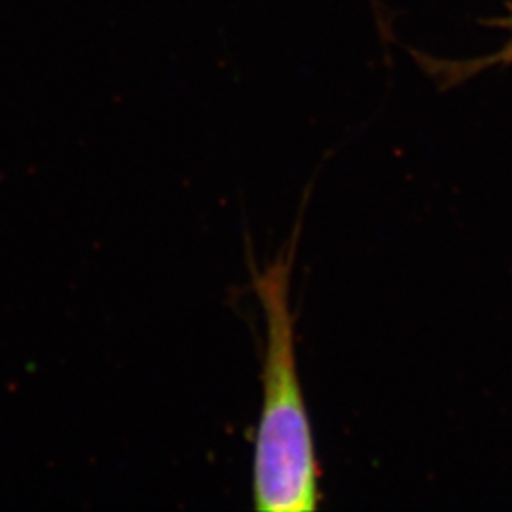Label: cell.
Returning a JSON list of instances; mask_svg holds the SVG:
<instances>
[{
    "label": "cell",
    "instance_id": "1",
    "mask_svg": "<svg viewBox=\"0 0 512 512\" xmlns=\"http://www.w3.org/2000/svg\"><path fill=\"white\" fill-rule=\"evenodd\" d=\"M302 230L272 264L251 266L253 291L264 311L266 346L262 359V408L256 427L253 499L256 511L308 512L321 505V469L315 456L310 414L304 401L291 310V279Z\"/></svg>",
    "mask_w": 512,
    "mask_h": 512
},
{
    "label": "cell",
    "instance_id": "2",
    "mask_svg": "<svg viewBox=\"0 0 512 512\" xmlns=\"http://www.w3.org/2000/svg\"><path fill=\"white\" fill-rule=\"evenodd\" d=\"M495 23H497V25H501L503 29H507V31H509V40H507V44H505V46H503L499 52L488 55V57H480V59H475V61H465V63H459V65H456L452 71H448L446 74L454 76V80L458 82V80H463L465 76H471V74L480 73V71H484V69H488V67H495V65H511L512 10L509 16H505V18L499 19V21H495Z\"/></svg>",
    "mask_w": 512,
    "mask_h": 512
}]
</instances>
